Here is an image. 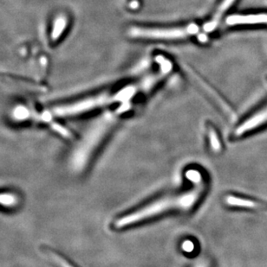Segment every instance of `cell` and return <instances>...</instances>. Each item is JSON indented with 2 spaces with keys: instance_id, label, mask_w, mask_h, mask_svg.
I'll return each mask as SVG.
<instances>
[{
  "instance_id": "obj_10",
  "label": "cell",
  "mask_w": 267,
  "mask_h": 267,
  "mask_svg": "<svg viewBox=\"0 0 267 267\" xmlns=\"http://www.w3.org/2000/svg\"><path fill=\"white\" fill-rule=\"evenodd\" d=\"M16 202V198L13 195L11 194H3L0 195V204L2 205H6V206H11Z\"/></svg>"
},
{
  "instance_id": "obj_8",
  "label": "cell",
  "mask_w": 267,
  "mask_h": 267,
  "mask_svg": "<svg viewBox=\"0 0 267 267\" xmlns=\"http://www.w3.org/2000/svg\"><path fill=\"white\" fill-rule=\"evenodd\" d=\"M209 143L210 147L212 148L213 152H220L221 149V143H220V137L213 129H210L208 133Z\"/></svg>"
},
{
  "instance_id": "obj_9",
  "label": "cell",
  "mask_w": 267,
  "mask_h": 267,
  "mask_svg": "<svg viewBox=\"0 0 267 267\" xmlns=\"http://www.w3.org/2000/svg\"><path fill=\"white\" fill-rule=\"evenodd\" d=\"M66 26V18H60L59 20L57 21L55 25V28L53 30V34H52V37L53 39H57L58 37L60 36V35L62 34V30L64 29Z\"/></svg>"
},
{
  "instance_id": "obj_13",
  "label": "cell",
  "mask_w": 267,
  "mask_h": 267,
  "mask_svg": "<svg viewBox=\"0 0 267 267\" xmlns=\"http://www.w3.org/2000/svg\"><path fill=\"white\" fill-rule=\"evenodd\" d=\"M206 267L204 265H200V266H198V267Z\"/></svg>"
},
{
  "instance_id": "obj_4",
  "label": "cell",
  "mask_w": 267,
  "mask_h": 267,
  "mask_svg": "<svg viewBox=\"0 0 267 267\" xmlns=\"http://www.w3.org/2000/svg\"><path fill=\"white\" fill-rule=\"evenodd\" d=\"M266 124H267V105L244 120L236 128L235 135L237 137H240L245 134H249L250 132L256 130L257 128L261 127Z\"/></svg>"
},
{
  "instance_id": "obj_6",
  "label": "cell",
  "mask_w": 267,
  "mask_h": 267,
  "mask_svg": "<svg viewBox=\"0 0 267 267\" xmlns=\"http://www.w3.org/2000/svg\"><path fill=\"white\" fill-rule=\"evenodd\" d=\"M225 202L228 206L235 207L245 210H267V202H259L256 200L244 198L235 195H227Z\"/></svg>"
},
{
  "instance_id": "obj_7",
  "label": "cell",
  "mask_w": 267,
  "mask_h": 267,
  "mask_svg": "<svg viewBox=\"0 0 267 267\" xmlns=\"http://www.w3.org/2000/svg\"><path fill=\"white\" fill-rule=\"evenodd\" d=\"M235 0H222V2L220 3V6L216 11L215 14L212 17V20L210 21V24L212 26H217L221 17L233 5V4L235 3Z\"/></svg>"
},
{
  "instance_id": "obj_12",
  "label": "cell",
  "mask_w": 267,
  "mask_h": 267,
  "mask_svg": "<svg viewBox=\"0 0 267 267\" xmlns=\"http://www.w3.org/2000/svg\"><path fill=\"white\" fill-rule=\"evenodd\" d=\"M182 249L187 252V253L192 252L194 249V243L192 241H189V240L184 242L182 245Z\"/></svg>"
},
{
  "instance_id": "obj_11",
  "label": "cell",
  "mask_w": 267,
  "mask_h": 267,
  "mask_svg": "<svg viewBox=\"0 0 267 267\" xmlns=\"http://www.w3.org/2000/svg\"><path fill=\"white\" fill-rule=\"evenodd\" d=\"M53 259L61 267H74L70 264L68 263L65 260H63L62 258L59 256V255H57V254L53 255Z\"/></svg>"
},
{
  "instance_id": "obj_1",
  "label": "cell",
  "mask_w": 267,
  "mask_h": 267,
  "mask_svg": "<svg viewBox=\"0 0 267 267\" xmlns=\"http://www.w3.org/2000/svg\"><path fill=\"white\" fill-rule=\"evenodd\" d=\"M202 191L203 185L201 183L195 184V187L192 189L177 195H166L156 199L145 206L120 217L115 225L118 228H127L172 210L188 211L197 204L202 196Z\"/></svg>"
},
{
  "instance_id": "obj_3",
  "label": "cell",
  "mask_w": 267,
  "mask_h": 267,
  "mask_svg": "<svg viewBox=\"0 0 267 267\" xmlns=\"http://www.w3.org/2000/svg\"><path fill=\"white\" fill-rule=\"evenodd\" d=\"M200 27L195 24H191L185 27L174 28H146L132 27L128 30V35L133 38L150 40H176L194 36L199 32Z\"/></svg>"
},
{
  "instance_id": "obj_5",
  "label": "cell",
  "mask_w": 267,
  "mask_h": 267,
  "mask_svg": "<svg viewBox=\"0 0 267 267\" xmlns=\"http://www.w3.org/2000/svg\"><path fill=\"white\" fill-rule=\"evenodd\" d=\"M226 24L228 26L267 25V13L230 15L226 18Z\"/></svg>"
},
{
  "instance_id": "obj_2",
  "label": "cell",
  "mask_w": 267,
  "mask_h": 267,
  "mask_svg": "<svg viewBox=\"0 0 267 267\" xmlns=\"http://www.w3.org/2000/svg\"><path fill=\"white\" fill-rule=\"evenodd\" d=\"M139 90H143L141 84L138 86L130 85L122 87L116 93H103L94 97L78 101L71 105L59 107L58 108L54 109L53 112L56 115L59 116L76 115L103 106L110 105L117 102H127L130 101Z\"/></svg>"
}]
</instances>
